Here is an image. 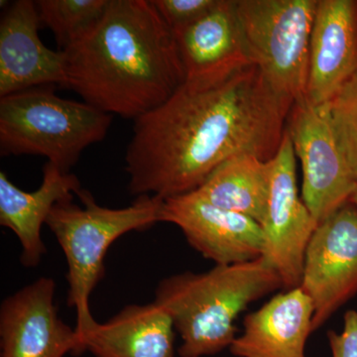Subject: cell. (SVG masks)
Masks as SVG:
<instances>
[{
	"label": "cell",
	"mask_w": 357,
	"mask_h": 357,
	"mask_svg": "<svg viewBox=\"0 0 357 357\" xmlns=\"http://www.w3.org/2000/svg\"><path fill=\"white\" fill-rule=\"evenodd\" d=\"M112 116L56 95L52 86L0 98V153L46 157L70 173L84 150L105 139Z\"/></svg>",
	"instance_id": "5b68a950"
},
{
	"label": "cell",
	"mask_w": 357,
	"mask_h": 357,
	"mask_svg": "<svg viewBox=\"0 0 357 357\" xmlns=\"http://www.w3.org/2000/svg\"><path fill=\"white\" fill-rule=\"evenodd\" d=\"M36 2L9 4L0 21V98L38 86L67 83L62 51L45 46L39 36Z\"/></svg>",
	"instance_id": "5bb4252c"
},
{
	"label": "cell",
	"mask_w": 357,
	"mask_h": 357,
	"mask_svg": "<svg viewBox=\"0 0 357 357\" xmlns=\"http://www.w3.org/2000/svg\"><path fill=\"white\" fill-rule=\"evenodd\" d=\"M318 0H236L241 33L253 65L291 102H305L310 42Z\"/></svg>",
	"instance_id": "8992f818"
},
{
	"label": "cell",
	"mask_w": 357,
	"mask_h": 357,
	"mask_svg": "<svg viewBox=\"0 0 357 357\" xmlns=\"http://www.w3.org/2000/svg\"><path fill=\"white\" fill-rule=\"evenodd\" d=\"M271 162L241 154L223 162L197 194L210 203L252 218L262 225L270 191Z\"/></svg>",
	"instance_id": "ac0fdd59"
},
{
	"label": "cell",
	"mask_w": 357,
	"mask_h": 357,
	"mask_svg": "<svg viewBox=\"0 0 357 357\" xmlns=\"http://www.w3.org/2000/svg\"><path fill=\"white\" fill-rule=\"evenodd\" d=\"M185 84L215 86L253 66L236 13V0H218L196 22L174 33Z\"/></svg>",
	"instance_id": "7c38bea8"
},
{
	"label": "cell",
	"mask_w": 357,
	"mask_h": 357,
	"mask_svg": "<svg viewBox=\"0 0 357 357\" xmlns=\"http://www.w3.org/2000/svg\"><path fill=\"white\" fill-rule=\"evenodd\" d=\"M49 277L9 296L0 307L1 357H64L84 354L76 328L59 317Z\"/></svg>",
	"instance_id": "8fae6325"
},
{
	"label": "cell",
	"mask_w": 357,
	"mask_h": 357,
	"mask_svg": "<svg viewBox=\"0 0 357 357\" xmlns=\"http://www.w3.org/2000/svg\"><path fill=\"white\" fill-rule=\"evenodd\" d=\"M293 105L255 65L215 86L183 84L165 102L134 121L126 154L129 192L173 198L197 191L236 155L270 161Z\"/></svg>",
	"instance_id": "6da1fadb"
},
{
	"label": "cell",
	"mask_w": 357,
	"mask_h": 357,
	"mask_svg": "<svg viewBox=\"0 0 357 357\" xmlns=\"http://www.w3.org/2000/svg\"><path fill=\"white\" fill-rule=\"evenodd\" d=\"M328 340L333 357H357V311L345 312L344 330L330 331Z\"/></svg>",
	"instance_id": "7402d4cb"
},
{
	"label": "cell",
	"mask_w": 357,
	"mask_h": 357,
	"mask_svg": "<svg viewBox=\"0 0 357 357\" xmlns=\"http://www.w3.org/2000/svg\"><path fill=\"white\" fill-rule=\"evenodd\" d=\"M62 52L65 88L123 119L156 109L185 83L175 35L152 0H110L100 23Z\"/></svg>",
	"instance_id": "7a4b0ae2"
},
{
	"label": "cell",
	"mask_w": 357,
	"mask_h": 357,
	"mask_svg": "<svg viewBox=\"0 0 357 357\" xmlns=\"http://www.w3.org/2000/svg\"><path fill=\"white\" fill-rule=\"evenodd\" d=\"M300 287L314 306L312 333L357 294V208L347 203L314 230Z\"/></svg>",
	"instance_id": "9c48e42d"
},
{
	"label": "cell",
	"mask_w": 357,
	"mask_h": 357,
	"mask_svg": "<svg viewBox=\"0 0 357 357\" xmlns=\"http://www.w3.org/2000/svg\"><path fill=\"white\" fill-rule=\"evenodd\" d=\"M175 326L157 303L128 305L105 323L96 321L82 338L95 357H176Z\"/></svg>",
	"instance_id": "e0dca14e"
},
{
	"label": "cell",
	"mask_w": 357,
	"mask_h": 357,
	"mask_svg": "<svg viewBox=\"0 0 357 357\" xmlns=\"http://www.w3.org/2000/svg\"><path fill=\"white\" fill-rule=\"evenodd\" d=\"M162 222L177 225L190 245L215 265L253 261L264 252L259 223L220 208L196 192L164 199Z\"/></svg>",
	"instance_id": "30bf717a"
},
{
	"label": "cell",
	"mask_w": 357,
	"mask_h": 357,
	"mask_svg": "<svg viewBox=\"0 0 357 357\" xmlns=\"http://www.w3.org/2000/svg\"><path fill=\"white\" fill-rule=\"evenodd\" d=\"M312 317L311 298L300 286L277 294L245 316L243 333L230 345V352L236 357H306Z\"/></svg>",
	"instance_id": "9a60e30c"
},
{
	"label": "cell",
	"mask_w": 357,
	"mask_h": 357,
	"mask_svg": "<svg viewBox=\"0 0 357 357\" xmlns=\"http://www.w3.org/2000/svg\"><path fill=\"white\" fill-rule=\"evenodd\" d=\"M83 189L76 175L64 173L47 162L43 181L34 192H25L0 172V225L17 236L22 248L20 262L26 268L38 266L47 252L41 238V229L46 225L52 208L59 202L74 199Z\"/></svg>",
	"instance_id": "2e32d148"
},
{
	"label": "cell",
	"mask_w": 357,
	"mask_h": 357,
	"mask_svg": "<svg viewBox=\"0 0 357 357\" xmlns=\"http://www.w3.org/2000/svg\"><path fill=\"white\" fill-rule=\"evenodd\" d=\"M282 287L279 274L261 257L167 277L157 286L154 302L169 312L182 338L180 357L215 356L236 340L239 314Z\"/></svg>",
	"instance_id": "3957f363"
},
{
	"label": "cell",
	"mask_w": 357,
	"mask_h": 357,
	"mask_svg": "<svg viewBox=\"0 0 357 357\" xmlns=\"http://www.w3.org/2000/svg\"><path fill=\"white\" fill-rule=\"evenodd\" d=\"M173 33L196 22L217 6L218 0H152Z\"/></svg>",
	"instance_id": "44dd1931"
},
{
	"label": "cell",
	"mask_w": 357,
	"mask_h": 357,
	"mask_svg": "<svg viewBox=\"0 0 357 357\" xmlns=\"http://www.w3.org/2000/svg\"><path fill=\"white\" fill-rule=\"evenodd\" d=\"M357 74V0H318L305 102L321 107Z\"/></svg>",
	"instance_id": "4fadbf2b"
},
{
	"label": "cell",
	"mask_w": 357,
	"mask_h": 357,
	"mask_svg": "<svg viewBox=\"0 0 357 357\" xmlns=\"http://www.w3.org/2000/svg\"><path fill=\"white\" fill-rule=\"evenodd\" d=\"M77 197L83 206L74 204L73 199L59 202L52 208L46 225L67 260V304L76 311L75 328L83 347L82 338L96 323L89 309V299L105 276L107 250L128 232L147 229L161 222L164 199L140 196L126 208H109L96 204L86 190L82 189Z\"/></svg>",
	"instance_id": "277c9868"
},
{
	"label": "cell",
	"mask_w": 357,
	"mask_h": 357,
	"mask_svg": "<svg viewBox=\"0 0 357 357\" xmlns=\"http://www.w3.org/2000/svg\"><path fill=\"white\" fill-rule=\"evenodd\" d=\"M110 0H39L40 22L53 32L59 51L79 41L102 20Z\"/></svg>",
	"instance_id": "d6986e66"
},
{
	"label": "cell",
	"mask_w": 357,
	"mask_h": 357,
	"mask_svg": "<svg viewBox=\"0 0 357 357\" xmlns=\"http://www.w3.org/2000/svg\"><path fill=\"white\" fill-rule=\"evenodd\" d=\"M323 107L340 151L357 181V74Z\"/></svg>",
	"instance_id": "ffe728a7"
},
{
	"label": "cell",
	"mask_w": 357,
	"mask_h": 357,
	"mask_svg": "<svg viewBox=\"0 0 357 357\" xmlns=\"http://www.w3.org/2000/svg\"><path fill=\"white\" fill-rule=\"evenodd\" d=\"M351 203L354 204V206L357 208V188L356 190V192H354V194L352 195L351 199Z\"/></svg>",
	"instance_id": "603a6c76"
},
{
	"label": "cell",
	"mask_w": 357,
	"mask_h": 357,
	"mask_svg": "<svg viewBox=\"0 0 357 357\" xmlns=\"http://www.w3.org/2000/svg\"><path fill=\"white\" fill-rule=\"evenodd\" d=\"M286 130L302 167L303 202L319 225L351 202L357 181L340 151L323 105L295 103Z\"/></svg>",
	"instance_id": "52a82bcc"
},
{
	"label": "cell",
	"mask_w": 357,
	"mask_h": 357,
	"mask_svg": "<svg viewBox=\"0 0 357 357\" xmlns=\"http://www.w3.org/2000/svg\"><path fill=\"white\" fill-rule=\"evenodd\" d=\"M270 162L269 199L261 225L262 258L279 274L283 287L290 290L301 285L307 248L319 223L300 198L296 154L287 130Z\"/></svg>",
	"instance_id": "ba28073f"
}]
</instances>
